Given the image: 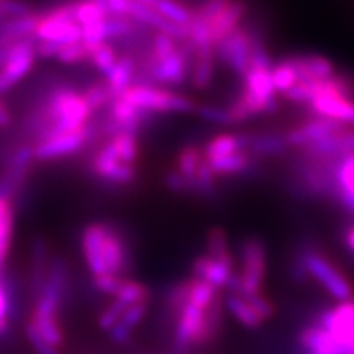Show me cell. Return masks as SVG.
Instances as JSON below:
<instances>
[{
	"label": "cell",
	"instance_id": "obj_1",
	"mask_svg": "<svg viewBox=\"0 0 354 354\" xmlns=\"http://www.w3.org/2000/svg\"><path fill=\"white\" fill-rule=\"evenodd\" d=\"M91 117L92 110L84 100L82 92L69 86L56 87L26 120V128L38 143L61 133L87 127Z\"/></svg>",
	"mask_w": 354,
	"mask_h": 354
},
{
	"label": "cell",
	"instance_id": "obj_2",
	"mask_svg": "<svg viewBox=\"0 0 354 354\" xmlns=\"http://www.w3.org/2000/svg\"><path fill=\"white\" fill-rule=\"evenodd\" d=\"M66 287H68V266L61 258H51L44 284L37 295L32 322L39 335L55 348L59 346L64 339L57 322V312L66 297Z\"/></svg>",
	"mask_w": 354,
	"mask_h": 354
},
{
	"label": "cell",
	"instance_id": "obj_3",
	"mask_svg": "<svg viewBox=\"0 0 354 354\" xmlns=\"http://www.w3.org/2000/svg\"><path fill=\"white\" fill-rule=\"evenodd\" d=\"M223 299L216 300L209 310L187 302L174 318V353L185 354L190 348L210 344L223 326Z\"/></svg>",
	"mask_w": 354,
	"mask_h": 354
},
{
	"label": "cell",
	"instance_id": "obj_4",
	"mask_svg": "<svg viewBox=\"0 0 354 354\" xmlns=\"http://www.w3.org/2000/svg\"><path fill=\"white\" fill-rule=\"evenodd\" d=\"M294 254L302 261L307 277L315 281L336 302L354 299L353 286L338 264L333 263L313 241H302Z\"/></svg>",
	"mask_w": 354,
	"mask_h": 354
},
{
	"label": "cell",
	"instance_id": "obj_5",
	"mask_svg": "<svg viewBox=\"0 0 354 354\" xmlns=\"http://www.w3.org/2000/svg\"><path fill=\"white\" fill-rule=\"evenodd\" d=\"M268 269V248L263 238L248 236L240 245V269L228 282V294H236L241 297L263 292V284Z\"/></svg>",
	"mask_w": 354,
	"mask_h": 354
},
{
	"label": "cell",
	"instance_id": "obj_6",
	"mask_svg": "<svg viewBox=\"0 0 354 354\" xmlns=\"http://www.w3.org/2000/svg\"><path fill=\"white\" fill-rule=\"evenodd\" d=\"M120 97L133 107L151 115L192 113L197 110V104L190 97L153 84H133Z\"/></svg>",
	"mask_w": 354,
	"mask_h": 354
},
{
	"label": "cell",
	"instance_id": "obj_7",
	"mask_svg": "<svg viewBox=\"0 0 354 354\" xmlns=\"http://www.w3.org/2000/svg\"><path fill=\"white\" fill-rule=\"evenodd\" d=\"M145 76L143 84H153L159 87L183 86L190 76V53L184 43L171 55L161 59L145 57Z\"/></svg>",
	"mask_w": 354,
	"mask_h": 354
},
{
	"label": "cell",
	"instance_id": "obj_8",
	"mask_svg": "<svg viewBox=\"0 0 354 354\" xmlns=\"http://www.w3.org/2000/svg\"><path fill=\"white\" fill-rule=\"evenodd\" d=\"M35 41H51L59 44L82 41V28L74 20L73 6H59L48 13H39L35 32Z\"/></svg>",
	"mask_w": 354,
	"mask_h": 354
},
{
	"label": "cell",
	"instance_id": "obj_9",
	"mask_svg": "<svg viewBox=\"0 0 354 354\" xmlns=\"http://www.w3.org/2000/svg\"><path fill=\"white\" fill-rule=\"evenodd\" d=\"M215 57L218 63L243 79L251 68V35L250 26L240 25L234 32L215 44Z\"/></svg>",
	"mask_w": 354,
	"mask_h": 354
},
{
	"label": "cell",
	"instance_id": "obj_10",
	"mask_svg": "<svg viewBox=\"0 0 354 354\" xmlns=\"http://www.w3.org/2000/svg\"><path fill=\"white\" fill-rule=\"evenodd\" d=\"M37 59L38 55L37 48H35V38L13 43L6 64L0 69V94H6L17 84L24 81L33 71Z\"/></svg>",
	"mask_w": 354,
	"mask_h": 354
},
{
	"label": "cell",
	"instance_id": "obj_11",
	"mask_svg": "<svg viewBox=\"0 0 354 354\" xmlns=\"http://www.w3.org/2000/svg\"><path fill=\"white\" fill-rule=\"evenodd\" d=\"M92 131L91 125L79 128V130L61 133V135L51 136V138L38 141L33 145V154L35 161H56V159L68 158L76 154L77 151L86 146L91 141Z\"/></svg>",
	"mask_w": 354,
	"mask_h": 354
},
{
	"label": "cell",
	"instance_id": "obj_12",
	"mask_svg": "<svg viewBox=\"0 0 354 354\" xmlns=\"http://www.w3.org/2000/svg\"><path fill=\"white\" fill-rule=\"evenodd\" d=\"M294 343L295 354H349L348 349L336 342L315 318H310L300 326Z\"/></svg>",
	"mask_w": 354,
	"mask_h": 354
},
{
	"label": "cell",
	"instance_id": "obj_13",
	"mask_svg": "<svg viewBox=\"0 0 354 354\" xmlns=\"http://www.w3.org/2000/svg\"><path fill=\"white\" fill-rule=\"evenodd\" d=\"M33 161V145H20L19 148L13 151L10 159H8L6 172L0 177V196L13 201V197H15L17 194L20 192V189L24 187L26 176H28Z\"/></svg>",
	"mask_w": 354,
	"mask_h": 354
},
{
	"label": "cell",
	"instance_id": "obj_14",
	"mask_svg": "<svg viewBox=\"0 0 354 354\" xmlns=\"http://www.w3.org/2000/svg\"><path fill=\"white\" fill-rule=\"evenodd\" d=\"M91 171L99 179L105 180V183L115 184V185H128L138 176L136 166L125 165L118 159L115 154L110 151L107 145H102L99 151L94 154L91 162Z\"/></svg>",
	"mask_w": 354,
	"mask_h": 354
},
{
	"label": "cell",
	"instance_id": "obj_15",
	"mask_svg": "<svg viewBox=\"0 0 354 354\" xmlns=\"http://www.w3.org/2000/svg\"><path fill=\"white\" fill-rule=\"evenodd\" d=\"M346 127L348 125H344V123L330 120V118L308 115V118H305L304 122L299 123V125L292 127L290 130H287L284 133V136H286L287 145H289V148L300 149L302 146L312 143V141L335 135V133L344 130Z\"/></svg>",
	"mask_w": 354,
	"mask_h": 354
},
{
	"label": "cell",
	"instance_id": "obj_16",
	"mask_svg": "<svg viewBox=\"0 0 354 354\" xmlns=\"http://www.w3.org/2000/svg\"><path fill=\"white\" fill-rule=\"evenodd\" d=\"M331 202L344 214L354 216V153L335 162Z\"/></svg>",
	"mask_w": 354,
	"mask_h": 354
},
{
	"label": "cell",
	"instance_id": "obj_17",
	"mask_svg": "<svg viewBox=\"0 0 354 354\" xmlns=\"http://www.w3.org/2000/svg\"><path fill=\"white\" fill-rule=\"evenodd\" d=\"M236 259H215L209 254L197 256L192 263V274L196 279L214 286L215 289H227L228 282L236 272Z\"/></svg>",
	"mask_w": 354,
	"mask_h": 354
},
{
	"label": "cell",
	"instance_id": "obj_18",
	"mask_svg": "<svg viewBox=\"0 0 354 354\" xmlns=\"http://www.w3.org/2000/svg\"><path fill=\"white\" fill-rule=\"evenodd\" d=\"M104 238H105V223H88L81 233L82 254L86 259L87 269L92 276H102L107 272L104 254Z\"/></svg>",
	"mask_w": 354,
	"mask_h": 354
},
{
	"label": "cell",
	"instance_id": "obj_19",
	"mask_svg": "<svg viewBox=\"0 0 354 354\" xmlns=\"http://www.w3.org/2000/svg\"><path fill=\"white\" fill-rule=\"evenodd\" d=\"M308 115L330 118V120L354 127V97L328 95L318 97L307 107Z\"/></svg>",
	"mask_w": 354,
	"mask_h": 354
},
{
	"label": "cell",
	"instance_id": "obj_20",
	"mask_svg": "<svg viewBox=\"0 0 354 354\" xmlns=\"http://www.w3.org/2000/svg\"><path fill=\"white\" fill-rule=\"evenodd\" d=\"M104 254L107 272L113 274V276L125 277L123 274L127 272L128 266H130V250H128V245L122 233L113 225L107 223H105Z\"/></svg>",
	"mask_w": 354,
	"mask_h": 354
},
{
	"label": "cell",
	"instance_id": "obj_21",
	"mask_svg": "<svg viewBox=\"0 0 354 354\" xmlns=\"http://www.w3.org/2000/svg\"><path fill=\"white\" fill-rule=\"evenodd\" d=\"M292 68L297 73L299 81H320L336 74L335 63L322 55L287 56Z\"/></svg>",
	"mask_w": 354,
	"mask_h": 354
},
{
	"label": "cell",
	"instance_id": "obj_22",
	"mask_svg": "<svg viewBox=\"0 0 354 354\" xmlns=\"http://www.w3.org/2000/svg\"><path fill=\"white\" fill-rule=\"evenodd\" d=\"M248 12V6L245 0H230L227 7L221 10L214 20L210 21L209 30H210V38L214 43V48L216 43H220L221 39L227 38L230 33L234 32L243 24Z\"/></svg>",
	"mask_w": 354,
	"mask_h": 354
},
{
	"label": "cell",
	"instance_id": "obj_23",
	"mask_svg": "<svg viewBox=\"0 0 354 354\" xmlns=\"http://www.w3.org/2000/svg\"><path fill=\"white\" fill-rule=\"evenodd\" d=\"M207 165L210 166L216 177H233L251 174L259 167V159L248 151H240L223 158L210 159V161H207Z\"/></svg>",
	"mask_w": 354,
	"mask_h": 354
},
{
	"label": "cell",
	"instance_id": "obj_24",
	"mask_svg": "<svg viewBox=\"0 0 354 354\" xmlns=\"http://www.w3.org/2000/svg\"><path fill=\"white\" fill-rule=\"evenodd\" d=\"M250 146V131H240V133H221L212 138L209 143L202 148L203 158L207 161L216 158L228 156V154H234L240 151H248Z\"/></svg>",
	"mask_w": 354,
	"mask_h": 354
},
{
	"label": "cell",
	"instance_id": "obj_25",
	"mask_svg": "<svg viewBox=\"0 0 354 354\" xmlns=\"http://www.w3.org/2000/svg\"><path fill=\"white\" fill-rule=\"evenodd\" d=\"M284 133L276 131H250V146L248 153L253 154L254 158H276L284 156L289 151Z\"/></svg>",
	"mask_w": 354,
	"mask_h": 354
},
{
	"label": "cell",
	"instance_id": "obj_26",
	"mask_svg": "<svg viewBox=\"0 0 354 354\" xmlns=\"http://www.w3.org/2000/svg\"><path fill=\"white\" fill-rule=\"evenodd\" d=\"M136 73H138V66H136L135 57L131 55H122L118 57L115 68L104 77L109 84L113 99L120 97L123 92L128 91L135 84Z\"/></svg>",
	"mask_w": 354,
	"mask_h": 354
},
{
	"label": "cell",
	"instance_id": "obj_27",
	"mask_svg": "<svg viewBox=\"0 0 354 354\" xmlns=\"http://www.w3.org/2000/svg\"><path fill=\"white\" fill-rule=\"evenodd\" d=\"M215 51L190 53L189 81L197 91H207L215 76Z\"/></svg>",
	"mask_w": 354,
	"mask_h": 354
},
{
	"label": "cell",
	"instance_id": "obj_28",
	"mask_svg": "<svg viewBox=\"0 0 354 354\" xmlns=\"http://www.w3.org/2000/svg\"><path fill=\"white\" fill-rule=\"evenodd\" d=\"M225 308L228 310V313L236 320L240 325L245 328L256 330L261 328L264 325L263 317L256 312V308L251 305L245 297L236 294H228L225 299Z\"/></svg>",
	"mask_w": 354,
	"mask_h": 354
},
{
	"label": "cell",
	"instance_id": "obj_29",
	"mask_svg": "<svg viewBox=\"0 0 354 354\" xmlns=\"http://www.w3.org/2000/svg\"><path fill=\"white\" fill-rule=\"evenodd\" d=\"M13 205L10 198L0 196V277L3 276V266L12 246L13 236Z\"/></svg>",
	"mask_w": 354,
	"mask_h": 354
},
{
	"label": "cell",
	"instance_id": "obj_30",
	"mask_svg": "<svg viewBox=\"0 0 354 354\" xmlns=\"http://www.w3.org/2000/svg\"><path fill=\"white\" fill-rule=\"evenodd\" d=\"M50 263L51 258L48 245L44 243V240H41V238H38V240H35L32 248V290L35 297L39 294V290H41V287L44 284Z\"/></svg>",
	"mask_w": 354,
	"mask_h": 354
},
{
	"label": "cell",
	"instance_id": "obj_31",
	"mask_svg": "<svg viewBox=\"0 0 354 354\" xmlns=\"http://www.w3.org/2000/svg\"><path fill=\"white\" fill-rule=\"evenodd\" d=\"M105 145L125 165L135 166V162L138 161L140 145L136 135H133V133H117V135L110 136V140Z\"/></svg>",
	"mask_w": 354,
	"mask_h": 354
},
{
	"label": "cell",
	"instance_id": "obj_32",
	"mask_svg": "<svg viewBox=\"0 0 354 354\" xmlns=\"http://www.w3.org/2000/svg\"><path fill=\"white\" fill-rule=\"evenodd\" d=\"M203 162V151L196 145H187L177 153L176 158V171L187 179H194L197 174L198 167Z\"/></svg>",
	"mask_w": 354,
	"mask_h": 354
},
{
	"label": "cell",
	"instance_id": "obj_33",
	"mask_svg": "<svg viewBox=\"0 0 354 354\" xmlns=\"http://www.w3.org/2000/svg\"><path fill=\"white\" fill-rule=\"evenodd\" d=\"M84 100L87 102L88 109L92 110V113L104 110L107 105L112 104L113 95L110 92L109 84L105 79H99V81L88 84V86L82 91Z\"/></svg>",
	"mask_w": 354,
	"mask_h": 354
},
{
	"label": "cell",
	"instance_id": "obj_34",
	"mask_svg": "<svg viewBox=\"0 0 354 354\" xmlns=\"http://www.w3.org/2000/svg\"><path fill=\"white\" fill-rule=\"evenodd\" d=\"M73 6V17L79 25H91L95 21H102L109 19L107 8H104L94 0H79L76 3H71Z\"/></svg>",
	"mask_w": 354,
	"mask_h": 354
},
{
	"label": "cell",
	"instance_id": "obj_35",
	"mask_svg": "<svg viewBox=\"0 0 354 354\" xmlns=\"http://www.w3.org/2000/svg\"><path fill=\"white\" fill-rule=\"evenodd\" d=\"M149 297V290L148 287L140 284L136 281H130V279H123L120 289L117 290V294L113 295L115 300L125 305V307H131V305L136 304H146Z\"/></svg>",
	"mask_w": 354,
	"mask_h": 354
},
{
	"label": "cell",
	"instance_id": "obj_36",
	"mask_svg": "<svg viewBox=\"0 0 354 354\" xmlns=\"http://www.w3.org/2000/svg\"><path fill=\"white\" fill-rule=\"evenodd\" d=\"M271 76L277 94H284L286 91H289L290 87H294L299 82L297 73H295L289 61H287V57H282V59L274 63Z\"/></svg>",
	"mask_w": 354,
	"mask_h": 354
},
{
	"label": "cell",
	"instance_id": "obj_37",
	"mask_svg": "<svg viewBox=\"0 0 354 354\" xmlns=\"http://www.w3.org/2000/svg\"><path fill=\"white\" fill-rule=\"evenodd\" d=\"M205 250V254H209L215 259H234L227 233L221 228H212L210 232L207 233Z\"/></svg>",
	"mask_w": 354,
	"mask_h": 354
},
{
	"label": "cell",
	"instance_id": "obj_38",
	"mask_svg": "<svg viewBox=\"0 0 354 354\" xmlns=\"http://www.w3.org/2000/svg\"><path fill=\"white\" fill-rule=\"evenodd\" d=\"M118 57L120 56H118L117 50H115L112 44L104 43L91 51V59H88V63H92V66H94L102 76L105 77L110 71L115 68Z\"/></svg>",
	"mask_w": 354,
	"mask_h": 354
},
{
	"label": "cell",
	"instance_id": "obj_39",
	"mask_svg": "<svg viewBox=\"0 0 354 354\" xmlns=\"http://www.w3.org/2000/svg\"><path fill=\"white\" fill-rule=\"evenodd\" d=\"M56 59L66 66L86 63V61L91 59V51L87 50V46L82 41L68 43L59 48Z\"/></svg>",
	"mask_w": 354,
	"mask_h": 354
},
{
	"label": "cell",
	"instance_id": "obj_40",
	"mask_svg": "<svg viewBox=\"0 0 354 354\" xmlns=\"http://www.w3.org/2000/svg\"><path fill=\"white\" fill-rule=\"evenodd\" d=\"M196 113L202 118V120L214 123V125H223V127L236 125L228 107L223 109V107H216V105L203 104V105H197Z\"/></svg>",
	"mask_w": 354,
	"mask_h": 354
},
{
	"label": "cell",
	"instance_id": "obj_41",
	"mask_svg": "<svg viewBox=\"0 0 354 354\" xmlns=\"http://www.w3.org/2000/svg\"><path fill=\"white\" fill-rule=\"evenodd\" d=\"M107 20L95 21V24L81 26V28H82V43L86 44L88 51H92L94 48L100 46V44L109 43Z\"/></svg>",
	"mask_w": 354,
	"mask_h": 354
},
{
	"label": "cell",
	"instance_id": "obj_42",
	"mask_svg": "<svg viewBox=\"0 0 354 354\" xmlns=\"http://www.w3.org/2000/svg\"><path fill=\"white\" fill-rule=\"evenodd\" d=\"M33 13V8L21 0H0V21L19 19Z\"/></svg>",
	"mask_w": 354,
	"mask_h": 354
},
{
	"label": "cell",
	"instance_id": "obj_43",
	"mask_svg": "<svg viewBox=\"0 0 354 354\" xmlns=\"http://www.w3.org/2000/svg\"><path fill=\"white\" fill-rule=\"evenodd\" d=\"M13 284L6 276L0 277V320H7L13 312Z\"/></svg>",
	"mask_w": 354,
	"mask_h": 354
},
{
	"label": "cell",
	"instance_id": "obj_44",
	"mask_svg": "<svg viewBox=\"0 0 354 354\" xmlns=\"http://www.w3.org/2000/svg\"><path fill=\"white\" fill-rule=\"evenodd\" d=\"M165 185L174 194H192V179H187L176 169L166 172Z\"/></svg>",
	"mask_w": 354,
	"mask_h": 354
},
{
	"label": "cell",
	"instance_id": "obj_45",
	"mask_svg": "<svg viewBox=\"0 0 354 354\" xmlns=\"http://www.w3.org/2000/svg\"><path fill=\"white\" fill-rule=\"evenodd\" d=\"M25 333H26V336H28V339H30V343H32L33 349L38 354H59L55 346H51V344L48 343L41 335H39V331L37 330V326L33 325L32 320L26 323Z\"/></svg>",
	"mask_w": 354,
	"mask_h": 354
},
{
	"label": "cell",
	"instance_id": "obj_46",
	"mask_svg": "<svg viewBox=\"0 0 354 354\" xmlns=\"http://www.w3.org/2000/svg\"><path fill=\"white\" fill-rule=\"evenodd\" d=\"M246 300L253 305V307L256 308V312L263 317L264 322L271 320V318L276 315V305H274L272 300L269 299L264 292H259V294L251 295V297H248Z\"/></svg>",
	"mask_w": 354,
	"mask_h": 354
},
{
	"label": "cell",
	"instance_id": "obj_47",
	"mask_svg": "<svg viewBox=\"0 0 354 354\" xmlns=\"http://www.w3.org/2000/svg\"><path fill=\"white\" fill-rule=\"evenodd\" d=\"M127 310V307L123 304H120L118 302V300H115L113 299V302L109 305L107 308L104 310V312H102V315H100V318H99V325H100V328L102 330H112V326L115 325V323H117L118 320H120L122 318V315H123V312H125Z\"/></svg>",
	"mask_w": 354,
	"mask_h": 354
},
{
	"label": "cell",
	"instance_id": "obj_48",
	"mask_svg": "<svg viewBox=\"0 0 354 354\" xmlns=\"http://www.w3.org/2000/svg\"><path fill=\"white\" fill-rule=\"evenodd\" d=\"M123 279L120 276H113V274H102V276L94 277V286L95 289L102 292V294H107V295H113L117 294V290L120 289Z\"/></svg>",
	"mask_w": 354,
	"mask_h": 354
},
{
	"label": "cell",
	"instance_id": "obj_49",
	"mask_svg": "<svg viewBox=\"0 0 354 354\" xmlns=\"http://www.w3.org/2000/svg\"><path fill=\"white\" fill-rule=\"evenodd\" d=\"M146 315V304H136V305H131V307H128L125 312H123V315L118 323H122L123 326H127L128 330L135 328L138 323L143 320Z\"/></svg>",
	"mask_w": 354,
	"mask_h": 354
},
{
	"label": "cell",
	"instance_id": "obj_50",
	"mask_svg": "<svg viewBox=\"0 0 354 354\" xmlns=\"http://www.w3.org/2000/svg\"><path fill=\"white\" fill-rule=\"evenodd\" d=\"M133 0H107L110 17H128Z\"/></svg>",
	"mask_w": 354,
	"mask_h": 354
},
{
	"label": "cell",
	"instance_id": "obj_51",
	"mask_svg": "<svg viewBox=\"0 0 354 354\" xmlns=\"http://www.w3.org/2000/svg\"><path fill=\"white\" fill-rule=\"evenodd\" d=\"M35 48H37L38 57H44V59H51V57L57 56L59 51V44L51 41H35Z\"/></svg>",
	"mask_w": 354,
	"mask_h": 354
},
{
	"label": "cell",
	"instance_id": "obj_52",
	"mask_svg": "<svg viewBox=\"0 0 354 354\" xmlns=\"http://www.w3.org/2000/svg\"><path fill=\"white\" fill-rule=\"evenodd\" d=\"M343 245L354 258V223H349L343 228Z\"/></svg>",
	"mask_w": 354,
	"mask_h": 354
},
{
	"label": "cell",
	"instance_id": "obj_53",
	"mask_svg": "<svg viewBox=\"0 0 354 354\" xmlns=\"http://www.w3.org/2000/svg\"><path fill=\"white\" fill-rule=\"evenodd\" d=\"M12 125V113L7 105L0 100V128H8Z\"/></svg>",
	"mask_w": 354,
	"mask_h": 354
},
{
	"label": "cell",
	"instance_id": "obj_54",
	"mask_svg": "<svg viewBox=\"0 0 354 354\" xmlns=\"http://www.w3.org/2000/svg\"><path fill=\"white\" fill-rule=\"evenodd\" d=\"M8 331V322L0 320V336H3Z\"/></svg>",
	"mask_w": 354,
	"mask_h": 354
},
{
	"label": "cell",
	"instance_id": "obj_55",
	"mask_svg": "<svg viewBox=\"0 0 354 354\" xmlns=\"http://www.w3.org/2000/svg\"><path fill=\"white\" fill-rule=\"evenodd\" d=\"M94 2H97V3H99V6H102L104 8H107V0H94ZM109 15H110V13H109Z\"/></svg>",
	"mask_w": 354,
	"mask_h": 354
}]
</instances>
